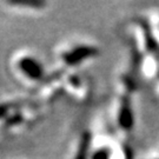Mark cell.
Instances as JSON below:
<instances>
[{
  "label": "cell",
  "mask_w": 159,
  "mask_h": 159,
  "mask_svg": "<svg viewBox=\"0 0 159 159\" xmlns=\"http://www.w3.org/2000/svg\"><path fill=\"white\" fill-rule=\"evenodd\" d=\"M10 106L6 105V104H1L0 105V119H4V118H7L10 114Z\"/></svg>",
  "instance_id": "cell-9"
},
{
  "label": "cell",
  "mask_w": 159,
  "mask_h": 159,
  "mask_svg": "<svg viewBox=\"0 0 159 159\" xmlns=\"http://www.w3.org/2000/svg\"><path fill=\"white\" fill-rule=\"evenodd\" d=\"M143 31H144V37H145V44H146V48L151 53H157L159 52V45L158 43L156 41V39L153 38V34L150 30V26H148L146 23L143 24Z\"/></svg>",
  "instance_id": "cell-5"
},
{
  "label": "cell",
  "mask_w": 159,
  "mask_h": 159,
  "mask_svg": "<svg viewBox=\"0 0 159 159\" xmlns=\"http://www.w3.org/2000/svg\"><path fill=\"white\" fill-rule=\"evenodd\" d=\"M118 124L124 130H131L134 125V116L131 105V100L127 96L121 98L120 108L118 113Z\"/></svg>",
  "instance_id": "cell-3"
},
{
  "label": "cell",
  "mask_w": 159,
  "mask_h": 159,
  "mask_svg": "<svg viewBox=\"0 0 159 159\" xmlns=\"http://www.w3.org/2000/svg\"><path fill=\"white\" fill-rule=\"evenodd\" d=\"M91 142H92L91 132L85 131L81 134V137H80L79 146H78V150H77V153H75L74 159H87V157H89V151H90V148H91Z\"/></svg>",
  "instance_id": "cell-4"
},
{
  "label": "cell",
  "mask_w": 159,
  "mask_h": 159,
  "mask_svg": "<svg viewBox=\"0 0 159 159\" xmlns=\"http://www.w3.org/2000/svg\"><path fill=\"white\" fill-rule=\"evenodd\" d=\"M23 121H24L23 114L19 113V112H17V113L10 114V116L6 118L5 126H7V127H13V126L20 125Z\"/></svg>",
  "instance_id": "cell-7"
},
{
  "label": "cell",
  "mask_w": 159,
  "mask_h": 159,
  "mask_svg": "<svg viewBox=\"0 0 159 159\" xmlns=\"http://www.w3.org/2000/svg\"><path fill=\"white\" fill-rule=\"evenodd\" d=\"M8 4L13 6L31 7V8H43L46 5L44 1H40V0H12V1H8Z\"/></svg>",
  "instance_id": "cell-6"
},
{
  "label": "cell",
  "mask_w": 159,
  "mask_h": 159,
  "mask_svg": "<svg viewBox=\"0 0 159 159\" xmlns=\"http://www.w3.org/2000/svg\"><path fill=\"white\" fill-rule=\"evenodd\" d=\"M110 157H111V150L107 148H102L92 154L91 159H110Z\"/></svg>",
  "instance_id": "cell-8"
},
{
  "label": "cell",
  "mask_w": 159,
  "mask_h": 159,
  "mask_svg": "<svg viewBox=\"0 0 159 159\" xmlns=\"http://www.w3.org/2000/svg\"><path fill=\"white\" fill-rule=\"evenodd\" d=\"M98 53H99V50L94 46L79 45L75 46L74 48L70 50V51L65 52L61 58L66 65L74 66V65H78V64L85 61L86 59L96 57L98 56Z\"/></svg>",
  "instance_id": "cell-1"
},
{
  "label": "cell",
  "mask_w": 159,
  "mask_h": 159,
  "mask_svg": "<svg viewBox=\"0 0 159 159\" xmlns=\"http://www.w3.org/2000/svg\"><path fill=\"white\" fill-rule=\"evenodd\" d=\"M18 67L31 80H41L45 77L43 64L33 57H23L18 61Z\"/></svg>",
  "instance_id": "cell-2"
}]
</instances>
